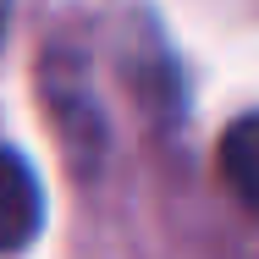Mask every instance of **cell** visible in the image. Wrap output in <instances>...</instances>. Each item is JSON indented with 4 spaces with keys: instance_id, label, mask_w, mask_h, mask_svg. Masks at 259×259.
Segmentation results:
<instances>
[{
    "instance_id": "obj_1",
    "label": "cell",
    "mask_w": 259,
    "mask_h": 259,
    "mask_svg": "<svg viewBox=\"0 0 259 259\" xmlns=\"http://www.w3.org/2000/svg\"><path fill=\"white\" fill-rule=\"evenodd\" d=\"M45 105H50L55 127L66 133V149L77 165H89V160L105 155V116L94 94H89V77H83V61H72V55H45Z\"/></svg>"
},
{
    "instance_id": "obj_2",
    "label": "cell",
    "mask_w": 259,
    "mask_h": 259,
    "mask_svg": "<svg viewBox=\"0 0 259 259\" xmlns=\"http://www.w3.org/2000/svg\"><path fill=\"white\" fill-rule=\"evenodd\" d=\"M45 232V188L39 171L0 144V254H22Z\"/></svg>"
},
{
    "instance_id": "obj_3",
    "label": "cell",
    "mask_w": 259,
    "mask_h": 259,
    "mask_svg": "<svg viewBox=\"0 0 259 259\" xmlns=\"http://www.w3.org/2000/svg\"><path fill=\"white\" fill-rule=\"evenodd\" d=\"M221 177H226V193L248 215H259V110L237 116L221 133Z\"/></svg>"
},
{
    "instance_id": "obj_4",
    "label": "cell",
    "mask_w": 259,
    "mask_h": 259,
    "mask_svg": "<svg viewBox=\"0 0 259 259\" xmlns=\"http://www.w3.org/2000/svg\"><path fill=\"white\" fill-rule=\"evenodd\" d=\"M6 28H11V0H0V39H6Z\"/></svg>"
}]
</instances>
